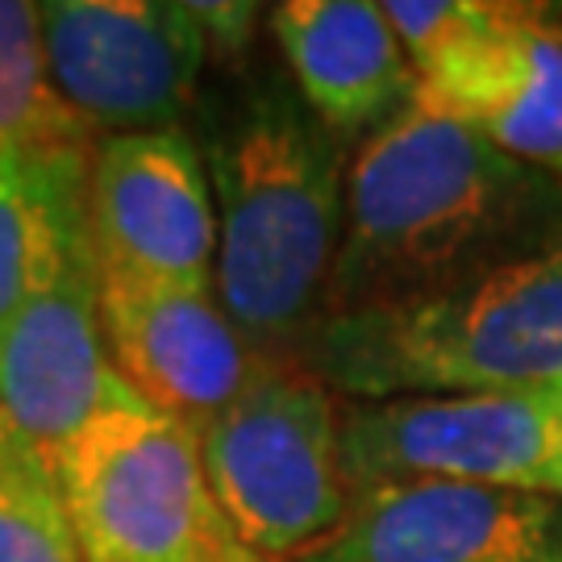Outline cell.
Segmentation results:
<instances>
[{"mask_svg":"<svg viewBox=\"0 0 562 562\" xmlns=\"http://www.w3.org/2000/svg\"><path fill=\"white\" fill-rule=\"evenodd\" d=\"M562 225V183L471 125L408 104L346 171V225L325 317L459 280Z\"/></svg>","mask_w":562,"mask_h":562,"instance_id":"6da1fadb","label":"cell"},{"mask_svg":"<svg viewBox=\"0 0 562 562\" xmlns=\"http://www.w3.org/2000/svg\"><path fill=\"white\" fill-rule=\"evenodd\" d=\"M346 150L280 83L246 92L209 134L213 292L255 355H296L325 322L346 225Z\"/></svg>","mask_w":562,"mask_h":562,"instance_id":"7a4b0ae2","label":"cell"},{"mask_svg":"<svg viewBox=\"0 0 562 562\" xmlns=\"http://www.w3.org/2000/svg\"><path fill=\"white\" fill-rule=\"evenodd\" d=\"M341 401L562 383V225L459 280L317 325L301 355Z\"/></svg>","mask_w":562,"mask_h":562,"instance_id":"3957f363","label":"cell"},{"mask_svg":"<svg viewBox=\"0 0 562 562\" xmlns=\"http://www.w3.org/2000/svg\"><path fill=\"white\" fill-rule=\"evenodd\" d=\"M196 438L225 521L259 562H283L325 538L355 501L341 396L296 355H259L234 404Z\"/></svg>","mask_w":562,"mask_h":562,"instance_id":"277c9868","label":"cell"},{"mask_svg":"<svg viewBox=\"0 0 562 562\" xmlns=\"http://www.w3.org/2000/svg\"><path fill=\"white\" fill-rule=\"evenodd\" d=\"M55 487L80 562H259L209 487L201 438L138 396L67 446Z\"/></svg>","mask_w":562,"mask_h":562,"instance_id":"5b68a950","label":"cell"},{"mask_svg":"<svg viewBox=\"0 0 562 562\" xmlns=\"http://www.w3.org/2000/svg\"><path fill=\"white\" fill-rule=\"evenodd\" d=\"M387 21L417 71L413 104L471 125L562 183V30L546 4L392 0Z\"/></svg>","mask_w":562,"mask_h":562,"instance_id":"8992f818","label":"cell"},{"mask_svg":"<svg viewBox=\"0 0 562 562\" xmlns=\"http://www.w3.org/2000/svg\"><path fill=\"white\" fill-rule=\"evenodd\" d=\"M559 446L562 383L341 401V459L355 492L417 480L550 492Z\"/></svg>","mask_w":562,"mask_h":562,"instance_id":"52a82bcc","label":"cell"},{"mask_svg":"<svg viewBox=\"0 0 562 562\" xmlns=\"http://www.w3.org/2000/svg\"><path fill=\"white\" fill-rule=\"evenodd\" d=\"M38 25L50 80L92 134L180 130L209 59L183 0H46Z\"/></svg>","mask_w":562,"mask_h":562,"instance_id":"ba28073f","label":"cell"},{"mask_svg":"<svg viewBox=\"0 0 562 562\" xmlns=\"http://www.w3.org/2000/svg\"><path fill=\"white\" fill-rule=\"evenodd\" d=\"M83 213L104 280L213 292L217 204L201 150L183 130L92 142Z\"/></svg>","mask_w":562,"mask_h":562,"instance_id":"9c48e42d","label":"cell"},{"mask_svg":"<svg viewBox=\"0 0 562 562\" xmlns=\"http://www.w3.org/2000/svg\"><path fill=\"white\" fill-rule=\"evenodd\" d=\"M283 562H562V496L446 480L367 487L338 529Z\"/></svg>","mask_w":562,"mask_h":562,"instance_id":"30bf717a","label":"cell"},{"mask_svg":"<svg viewBox=\"0 0 562 562\" xmlns=\"http://www.w3.org/2000/svg\"><path fill=\"white\" fill-rule=\"evenodd\" d=\"M125 401L134 392L109 359L101 271L88 246L0 334V404L55 480L67 446Z\"/></svg>","mask_w":562,"mask_h":562,"instance_id":"8fae6325","label":"cell"},{"mask_svg":"<svg viewBox=\"0 0 562 562\" xmlns=\"http://www.w3.org/2000/svg\"><path fill=\"white\" fill-rule=\"evenodd\" d=\"M101 322L109 359L130 392L192 434L234 404L259 362L217 292L101 276Z\"/></svg>","mask_w":562,"mask_h":562,"instance_id":"7c38bea8","label":"cell"},{"mask_svg":"<svg viewBox=\"0 0 562 562\" xmlns=\"http://www.w3.org/2000/svg\"><path fill=\"white\" fill-rule=\"evenodd\" d=\"M271 30L301 101L329 134L371 138L413 104L417 71L383 4L288 0L271 9Z\"/></svg>","mask_w":562,"mask_h":562,"instance_id":"4fadbf2b","label":"cell"},{"mask_svg":"<svg viewBox=\"0 0 562 562\" xmlns=\"http://www.w3.org/2000/svg\"><path fill=\"white\" fill-rule=\"evenodd\" d=\"M88 155L0 159V334L92 246L83 213Z\"/></svg>","mask_w":562,"mask_h":562,"instance_id":"5bb4252c","label":"cell"},{"mask_svg":"<svg viewBox=\"0 0 562 562\" xmlns=\"http://www.w3.org/2000/svg\"><path fill=\"white\" fill-rule=\"evenodd\" d=\"M92 142L50 80L38 4L0 0V159L88 155Z\"/></svg>","mask_w":562,"mask_h":562,"instance_id":"9a60e30c","label":"cell"},{"mask_svg":"<svg viewBox=\"0 0 562 562\" xmlns=\"http://www.w3.org/2000/svg\"><path fill=\"white\" fill-rule=\"evenodd\" d=\"M0 562H80L55 487L0 480Z\"/></svg>","mask_w":562,"mask_h":562,"instance_id":"2e32d148","label":"cell"},{"mask_svg":"<svg viewBox=\"0 0 562 562\" xmlns=\"http://www.w3.org/2000/svg\"><path fill=\"white\" fill-rule=\"evenodd\" d=\"M192 21L201 25L209 55H241L255 25H259V4H238V0H183Z\"/></svg>","mask_w":562,"mask_h":562,"instance_id":"e0dca14e","label":"cell"},{"mask_svg":"<svg viewBox=\"0 0 562 562\" xmlns=\"http://www.w3.org/2000/svg\"><path fill=\"white\" fill-rule=\"evenodd\" d=\"M0 480L25 483V487H55L46 462L30 450V442L18 434V425L9 422L4 404H0ZM55 492H59V487H55Z\"/></svg>","mask_w":562,"mask_h":562,"instance_id":"ac0fdd59","label":"cell"},{"mask_svg":"<svg viewBox=\"0 0 562 562\" xmlns=\"http://www.w3.org/2000/svg\"><path fill=\"white\" fill-rule=\"evenodd\" d=\"M550 492L562 496V446H559V462H554V480H550Z\"/></svg>","mask_w":562,"mask_h":562,"instance_id":"d6986e66","label":"cell"},{"mask_svg":"<svg viewBox=\"0 0 562 562\" xmlns=\"http://www.w3.org/2000/svg\"><path fill=\"white\" fill-rule=\"evenodd\" d=\"M554 21H559V30H562V4H559V9H554Z\"/></svg>","mask_w":562,"mask_h":562,"instance_id":"ffe728a7","label":"cell"}]
</instances>
